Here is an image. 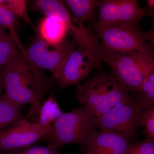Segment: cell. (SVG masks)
I'll return each instance as SVG.
<instances>
[{
	"instance_id": "obj_1",
	"label": "cell",
	"mask_w": 154,
	"mask_h": 154,
	"mask_svg": "<svg viewBox=\"0 0 154 154\" xmlns=\"http://www.w3.org/2000/svg\"><path fill=\"white\" fill-rule=\"evenodd\" d=\"M3 81L5 95L23 106L32 105L29 117L38 115L45 93L57 84L52 77H47L19 52L14 60L3 68Z\"/></svg>"
},
{
	"instance_id": "obj_2",
	"label": "cell",
	"mask_w": 154,
	"mask_h": 154,
	"mask_svg": "<svg viewBox=\"0 0 154 154\" xmlns=\"http://www.w3.org/2000/svg\"><path fill=\"white\" fill-rule=\"evenodd\" d=\"M76 97L97 118L129 99L128 93L115 77L105 72L77 85Z\"/></svg>"
},
{
	"instance_id": "obj_3",
	"label": "cell",
	"mask_w": 154,
	"mask_h": 154,
	"mask_svg": "<svg viewBox=\"0 0 154 154\" xmlns=\"http://www.w3.org/2000/svg\"><path fill=\"white\" fill-rule=\"evenodd\" d=\"M97 118L85 107L63 113L51 131L42 138L50 146L59 149L69 144H84L96 129Z\"/></svg>"
},
{
	"instance_id": "obj_4",
	"label": "cell",
	"mask_w": 154,
	"mask_h": 154,
	"mask_svg": "<svg viewBox=\"0 0 154 154\" xmlns=\"http://www.w3.org/2000/svg\"><path fill=\"white\" fill-rule=\"evenodd\" d=\"M100 57L128 93L138 92L154 66V58L144 54L117 53L102 49Z\"/></svg>"
},
{
	"instance_id": "obj_5",
	"label": "cell",
	"mask_w": 154,
	"mask_h": 154,
	"mask_svg": "<svg viewBox=\"0 0 154 154\" xmlns=\"http://www.w3.org/2000/svg\"><path fill=\"white\" fill-rule=\"evenodd\" d=\"M102 49L109 52L141 54L154 58L150 45L144 39L138 25H121L94 29Z\"/></svg>"
},
{
	"instance_id": "obj_6",
	"label": "cell",
	"mask_w": 154,
	"mask_h": 154,
	"mask_svg": "<svg viewBox=\"0 0 154 154\" xmlns=\"http://www.w3.org/2000/svg\"><path fill=\"white\" fill-rule=\"evenodd\" d=\"M33 8L45 16H54L60 19L65 24L68 33L71 35L76 44L102 61V48L99 38L84 24L73 18L64 2L57 0H36L33 2Z\"/></svg>"
},
{
	"instance_id": "obj_7",
	"label": "cell",
	"mask_w": 154,
	"mask_h": 154,
	"mask_svg": "<svg viewBox=\"0 0 154 154\" xmlns=\"http://www.w3.org/2000/svg\"><path fill=\"white\" fill-rule=\"evenodd\" d=\"M145 108L137 100L120 103L97 118L96 128L120 135L128 141L136 136Z\"/></svg>"
},
{
	"instance_id": "obj_8",
	"label": "cell",
	"mask_w": 154,
	"mask_h": 154,
	"mask_svg": "<svg viewBox=\"0 0 154 154\" xmlns=\"http://www.w3.org/2000/svg\"><path fill=\"white\" fill-rule=\"evenodd\" d=\"M98 18L93 28L121 25H138L149 15L136 0H103L97 4Z\"/></svg>"
},
{
	"instance_id": "obj_9",
	"label": "cell",
	"mask_w": 154,
	"mask_h": 154,
	"mask_svg": "<svg viewBox=\"0 0 154 154\" xmlns=\"http://www.w3.org/2000/svg\"><path fill=\"white\" fill-rule=\"evenodd\" d=\"M76 45L73 40H65L60 44H51L37 36L27 50L28 59L39 69L49 71L57 84L63 63Z\"/></svg>"
},
{
	"instance_id": "obj_10",
	"label": "cell",
	"mask_w": 154,
	"mask_h": 154,
	"mask_svg": "<svg viewBox=\"0 0 154 154\" xmlns=\"http://www.w3.org/2000/svg\"><path fill=\"white\" fill-rule=\"evenodd\" d=\"M102 61L91 53L79 47L68 56L61 70L57 84L60 89L80 84L91 70L99 68Z\"/></svg>"
},
{
	"instance_id": "obj_11",
	"label": "cell",
	"mask_w": 154,
	"mask_h": 154,
	"mask_svg": "<svg viewBox=\"0 0 154 154\" xmlns=\"http://www.w3.org/2000/svg\"><path fill=\"white\" fill-rule=\"evenodd\" d=\"M11 128L0 130V152H6L31 146L47 133L37 122L22 118Z\"/></svg>"
},
{
	"instance_id": "obj_12",
	"label": "cell",
	"mask_w": 154,
	"mask_h": 154,
	"mask_svg": "<svg viewBox=\"0 0 154 154\" xmlns=\"http://www.w3.org/2000/svg\"><path fill=\"white\" fill-rule=\"evenodd\" d=\"M129 142L117 134L95 129L81 147L84 154H124Z\"/></svg>"
},
{
	"instance_id": "obj_13",
	"label": "cell",
	"mask_w": 154,
	"mask_h": 154,
	"mask_svg": "<svg viewBox=\"0 0 154 154\" xmlns=\"http://www.w3.org/2000/svg\"><path fill=\"white\" fill-rule=\"evenodd\" d=\"M67 33L65 24L54 16H45L38 26V36L51 44L61 43Z\"/></svg>"
},
{
	"instance_id": "obj_14",
	"label": "cell",
	"mask_w": 154,
	"mask_h": 154,
	"mask_svg": "<svg viewBox=\"0 0 154 154\" xmlns=\"http://www.w3.org/2000/svg\"><path fill=\"white\" fill-rule=\"evenodd\" d=\"M96 0H66L64 1L71 11L73 18L84 24L87 21H95L98 18Z\"/></svg>"
},
{
	"instance_id": "obj_15",
	"label": "cell",
	"mask_w": 154,
	"mask_h": 154,
	"mask_svg": "<svg viewBox=\"0 0 154 154\" xmlns=\"http://www.w3.org/2000/svg\"><path fill=\"white\" fill-rule=\"evenodd\" d=\"M62 113L55 98L51 96L42 104L37 122L48 134L53 128Z\"/></svg>"
},
{
	"instance_id": "obj_16",
	"label": "cell",
	"mask_w": 154,
	"mask_h": 154,
	"mask_svg": "<svg viewBox=\"0 0 154 154\" xmlns=\"http://www.w3.org/2000/svg\"><path fill=\"white\" fill-rule=\"evenodd\" d=\"M22 107L9 99L5 94L0 96V130L22 119Z\"/></svg>"
},
{
	"instance_id": "obj_17",
	"label": "cell",
	"mask_w": 154,
	"mask_h": 154,
	"mask_svg": "<svg viewBox=\"0 0 154 154\" xmlns=\"http://www.w3.org/2000/svg\"><path fill=\"white\" fill-rule=\"evenodd\" d=\"M16 16L8 9L0 6V26L7 28L10 31V34L13 37L18 49L23 55L28 57L27 50L22 45L15 29Z\"/></svg>"
},
{
	"instance_id": "obj_18",
	"label": "cell",
	"mask_w": 154,
	"mask_h": 154,
	"mask_svg": "<svg viewBox=\"0 0 154 154\" xmlns=\"http://www.w3.org/2000/svg\"><path fill=\"white\" fill-rule=\"evenodd\" d=\"M19 52L13 37L9 34L0 42V69L11 63Z\"/></svg>"
},
{
	"instance_id": "obj_19",
	"label": "cell",
	"mask_w": 154,
	"mask_h": 154,
	"mask_svg": "<svg viewBox=\"0 0 154 154\" xmlns=\"http://www.w3.org/2000/svg\"><path fill=\"white\" fill-rule=\"evenodd\" d=\"M0 6L8 9L17 17H21L34 28L27 11V2L25 0H0Z\"/></svg>"
},
{
	"instance_id": "obj_20",
	"label": "cell",
	"mask_w": 154,
	"mask_h": 154,
	"mask_svg": "<svg viewBox=\"0 0 154 154\" xmlns=\"http://www.w3.org/2000/svg\"><path fill=\"white\" fill-rule=\"evenodd\" d=\"M124 154H154V139L147 137L143 140L130 144Z\"/></svg>"
},
{
	"instance_id": "obj_21",
	"label": "cell",
	"mask_w": 154,
	"mask_h": 154,
	"mask_svg": "<svg viewBox=\"0 0 154 154\" xmlns=\"http://www.w3.org/2000/svg\"><path fill=\"white\" fill-rule=\"evenodd\" d=\"M0 152L2 154H60L58 149L49 146H30L24 149H17Z\"/></svg>"
},
{
	"instance_id": "obj_22",
	"label": "cell",
	"mask_w": 154,
	"mask_h": 154,
	"mask_svg": "<svg viewBox=\"0 0 154 154\" xmlns=\"http://www.w3.org/2000/svg\"><path fill=\"white\" fill-rule=\"evenodd\" d=\"M144 126V133L148 137L154 139V105L143 113L142 118V125Z\"/></svg>"
},
{
	"instance_id": "obj_23",
	"label": "cell",
	"mask_w": 154,
	"mask_h": 154,
	"mask_svg": "<svg viewBox=\"0 0 154 154\" xmlns=\"http://www.w3.org/2000/svg\"><path fill=\"white\" fill-rule=\"evenodd\" d=\"M143 37L146 42H149L154 51V22L150 30L146 32H142Z\"/></svg>"
},
{
	"instance_id": "obj_24",
	"label": "cell",
	"mask_w": 154,
	"mask_h": 154,
	"mask_svg": "<svg viewBox=\"0 0 154 154\" xmlns=\"http://www.w3.org/2000/svg\"><path fill=\"white\" fill-rule=\"evenodd\" d=\"M8 33H6L5 28L0 26V42L3 41L5 38L9 35Z\"/></svg>"
},
{
	"instance_id": "obj_25",
	"label": "cell",
	"mask_w": 154,
	"mask_h": 154,
	"mask_svg": "<svg viewBox=\"0 0 154 154\" xmlns=\"http://www.w3.org/2000/svg\"><path fill=\"white\" fill-rule=\"evenodd\" d=\"M3 68L0 69V96L3 95L2 91L4 90L3 81Z\"/></svg>"
},
{
	"instance_id": "obj_26",
	"label": "cell",
	"mask_w": 154,
	"mask_h": 154,
	"mask_svg": "<svg viewBox=\"0 0 154 154\" xmlns=\"http://www.w3.org/2000/svg\"><path fill=\"white\" fill-rule=\"evenodd\" d=\"M146 79L149 80V81L154 84V66L152 68L150 71Z\"/></svg>"
},
{
	"instance_id": "obj_27",
	"label": "cell",
	"mask_w": 154,
	"mask_h": 154,
	"mask_svg": "<svg viewBox=\"0 0 154 154\" xmlns=\"http://www.w3.org/2000/svg\"><path fill=\"white\" fill-rule=\"evenodd\" d=\"M148 6L149 9L154 8V0H148Z\"/></svg>"
}]
</instances>
